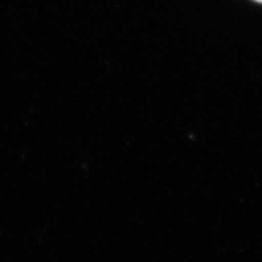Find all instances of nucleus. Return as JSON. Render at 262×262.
I'll return each instance as SVG.
<instances>
[{"label":"nucleus","mask_w":262,"mask_h":262,"mask_svg":"<svg viewBox=\"0 0 262 262\" xmlns=\"http://www.w3.org/2000/svg\"><path fill=\"white\" fill-rule=\"evenodd\" d=\"M257 2H262V0H257Z\"/></svg>","instance_id":"nucleus-1"}]
</instances>
